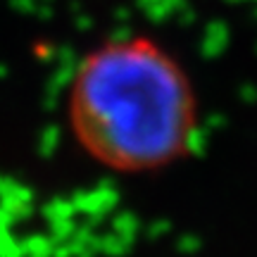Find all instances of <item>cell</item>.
I'll return each instance as SVG.
<instances>
[{
    "instance_id": "6da1fadb",
    "label": "cell",
    "mask_w": 257,
    "mask_h": 257,
    "mask_svg": "<svg viewBox=\"0 0 257 257\" xmlns=\"http://www.w3.org/2000/svg\"><path fill=\"white\" fill-rule=\"evenodd\" d=\"M64 110L83 155L114 174H153L181 162L200 131L188 72L143 34L91 48L72 74Z\"/></svg>"
}]
</instances>
